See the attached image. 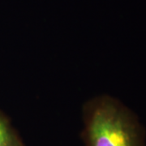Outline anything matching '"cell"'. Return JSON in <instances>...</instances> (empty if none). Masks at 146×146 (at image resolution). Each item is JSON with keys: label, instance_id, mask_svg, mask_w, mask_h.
I'll list each match as a JSON object with an SVG mask.
<instances>
[{"label": "cell", "instance_id": "1", "mask_svg": "<svg viewBox=\"0 0 146 146\" xmlns=\"http://www.w3.org/2000/svg\"><path fill=\"white\" fill-rule=\"evenodd\" d=\"M84 146H146V131L138 116L109 95L88 101L83 107Z\"/></svg>", "mask_w": 146, "mask_h": 146}, {"label": "cell", "instance_id": "2", "mask_svg": "<svg viewBox=\"0 0 146 146\" xmlns=\"http://www.w3.org/2000/svg\"><path fill=\"white\" fill-rule=\"evenodd\" d=\"M0 146H25L7 116L0 110Z\"/></svg>", "mask_w": 146, "mask_h": 146}]
</instances>
